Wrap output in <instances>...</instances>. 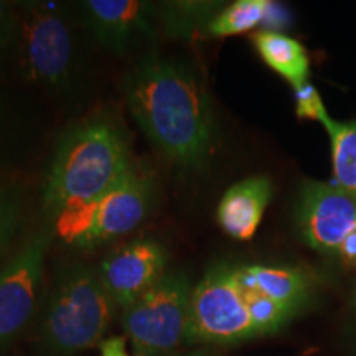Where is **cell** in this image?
Here are the masks:
<instances>
[{"instance_id": "1", "label": "cell", "mask_w": 356, "mask_h": 356, "mask_svg": "<svg viewBox=\"0 0 356 356\" xmlns=\"http://www.w3.org/2000/svg\"><path fill=\"white\" fill-rule=\"evenodd\" d=\"M127 106L147 139L168 160L198 168L210 157L216 122L203 83L184 61L150 55L122 81Z\"/></svg>"}, {"instance_id": "2", "label": "cell", "mask_w": 356, "mask_h": 356, "mask_svg": "<svg viewBox=\"0 0 356 356\" xmlns=\"http://www.w3.org/2000/svg\"><path fill=\"white\" fill-rule=\"evenodd\" d=\"M132 165L126 131L113 118L96 115L71 126L58 140L44 177L42 203L48 221L99 200Z\"/></svg>"}, {"instance_id": "3", "label": "cell", "mask_w": 356, "mask_h": 356, "mask_svg": "<svg viewBox=\"0 0 356 356\" xmlns=\"http://www.w3.org/2000/svg\"><path fill=\"white\" fill-rule=\"evenodd\" d=\"M113 310L96 270L81 262L61 267L40 322V351L43 356H74L101 345Z\"/></svg>"}, {"instance_id": "4", "label": "cell", "mask_w": 356, "mask_h": 356, "mask_svg": "<svg viewBox=\"0 0 356 356\" xmlns=\"http://www.w3.org/2000/svg\"><path fill=\"white\" fill-rule=\"evenodd\" d=\"M154 202V177L132 165L99 200L58 215L55 228L71 246L91 249L136 229Z\"/></svg>"}, {"instance_id": "5", "label": "cell", "mask_w": 356, "mask_h": 356, "mask_svg": "<svg viewBox=\"0 0 356 356\" xmlns=\"http://www.w3.org/2000/svg\"><path fill=\"white\" fill-rule=\"evenodd\" d=\"M22 12L17 43L22 74L44 88H68L74 68V32L65 8L30 2Z\"/></svg>"}, {"instance_id": "6", "label": "cell", "mask_w": 356, "mask_h": 356, "mask_svg": "<svg viewBox=\"0 0 356 356\" xmlns=\"http://www.w3.org/2000/svg\"><path fill=\"white\" fill-rule=\"evenodd\" d=\"M191 292L186 274H165L124 310L122 325L134 356H167L185 340Z\"/></svg>"}, {"instance_id": "7", "label": "cell", "mask_w": 356, "mask_h": 356, "mask_svg": "<svg viewBox=\"0 0 356 356\" xmlns=\"http://www.w3.org/2000/svg\"><path fill=\"white\" fill-rule=\"evenodd\" d=\"M257 337L236 269L218 266L193 289L186 320L188 343L228 345Z\"/></svg>"}, {"instance_id": "8", "label": "cell", "mask_w": 356, "mask_h": 356, "mask_svg": "<svg viewBox=\"0 0 356 356\" xmlns=\"http://www.w3.org/2000/svg\"><path fill=\"white\" fill-rule=\"evenodd\" d=\"M53 225L48 221L38 233L30 236L0 269V351L12 345L32 318L42 286L44 257L55 236Z\"/></svg>"}, {"instance_id": "9", "label": "cell", "mask_w": 356, "mask_h": 356, "mask_svg": "<svg viewBox=\"0 0 356 356\" xmlns=\"http://www.w3.org/2000/svg\"><path fill=\"white\" fill-rule=\"evenodd\" d=\"M297 222L312 249L337 257L356 231V197L337 184L307 181L297 204Z\"/></svg>"}, {"instance_id": "10", "label": "cell", "mask_w": 356, "mask_h": 356, "mask_svg": "<svg viewBox=\"0 0 356 356\" xmlns=\"http://www.w3.org/2000/svg\"><path fill=\"white\" fill-rule=\"evenodd\" d=\"M167 254L154 239H136L115 249L96 270L114 307L126 310L163 277Z\"/></svg>"}, {"instance_id": "11", "label": "cell", "mask_w": 356, "mask_h": 356, "mask_svg": "<svg viewBox=\"0 0 356 356\" xmlns=\"http://www.w3.org/2000/svg\"><path fill=\"white\" fill-rule=\"evenodd\" d=\"M81 10L84 24L96 42L118 55L157 33L159 7L152 2L88 0L83 2Z\"/></svg>"}, {"instance_id": "12", "label": "cell", "mask_w": 356, "mask_h": 356, "mask_svg": "<svg viewBox=\"0 0 356 356\" xmlns=\"http://www.w3.org/2000/svg\"><path fill=\"white\" fill-rule=\"evenodd\" d=\"M273 197V184L266 177H251L226 191L218 207V222L236 239H249L256 233Z\"/></svg>"}, {"instance_id": "13", "label": "cell", "mask_w": 356, "mask_h": 356, "mask_svg": "<svg viewBox=\"0 0 356 356\" xmlns=\"http://www.w3.org/2000/svg\"><path fill=\"white\" fill-rule=\"evenodd\" d=\"M239 286L259 292L292 314L299 312L312 292L310 275L296 267L243 266L234 267Z\"/></svg>"}, {"instance_id": "14", "label": "cell", "mask_w": 356, "mask_h": 356, "mask_svg": "<svg viewBox=\"0 0 356 356\" xmlns=\"http://www.w3.org/2000/svg\"><path fill=\"white\" fill-rule=\"evenodd\" d=\"M252 43L266 65L279 73L287 83H291L293 89L307 84L310 63L302 43L274 30H262L254 33Z\"/></svg>"}, {"instance_id": "15", "label": "cell", "mask_w": 356, "mask_h": 356, "mask_svg": "<svg viewBox=\"0 0 356 356\" xmlns=\"http://www.w3.org/2000/svg\"><path fill=\"white\" fill-rule=\"evenodd\" d=\"M332 140L335 184L356 197V122L328 119L323 124Z\"/></svg>"}, {"instance_id": "16", "label": "cell", "mask_w": 356, "mask_h": 356, "mask_svg": "<svg viewBox=\"0 0 356 356\" xmlns=\"http://www.w3.org/2000/svg\"><path fill=\"white\" fill-rule=\"evenodd\" d=\"M211 10V3L204 2H167L159 7V24L168 37L188 38L202 24L210 26L215 19Z\"/></svg>"}, {"instance_id": "17", "label": "cell", "mask_w": 356, "mask_h": 356, "mask_svg": "<svg viewBox=\"0 0 356 356\" xmlns=\"http://www.w3.org/2000/svg\"><path fill=\"white\" fill-rule=\"evenodd\" d=\"M269 8L270 2L267 0H238L215 15L208 26V33L213 37L246 33L266 20Z\"/></svg>"}, {"instance_id": "18", "label": "cell", "mask_w": 356, "mask_h": 356, "mask_svg": "<svg viewBox=\"0 0 356 356\" xmlns=\"http://www.w3.org/2000/svg\"><path fill=\"white\" fill-rule=\"evenodd\" d=\"M243 291L244 297H246L249 317H251L257 335H266V333L279 330L293 315L286 307L277 304L269 297L262 296L259 292L248 291V289H243Z\"/></svg>"}, {"instance_id": "19", "label": "cell", "mask_w": 356, "mask_h": 356, "mask_svg": "<svg viewBox=\"0 0 356 356\" xmlns=\"http://www.w3.org/2000/svg\"><path fill=\"white\" fill-rule=\"evenodd\" d=\"M22 200L19 190L0 184V256L7 251L20 226Z\"/></svg>"}, {"instance_id": "20", "label": "cell", "mask_w": 356, "mask_h": 356, "mask_svg": "<svg viewBox=\"0 0 356 356\" xmlns=\"http://www.w3.org/2000/svg\"><path fill=\"white\" fill-rule=\"evenodd\" d=\"M296 104H297V115L302 119H312L323 124L330 119L327 109H325L322 97L318 91L312 84H304V86L296 89Z\"/></svg>"}, {"instance_id": "21", "label": "cell", "mask_w": 356, "mask_h": 356, "mask_svg": "<svg viewBox=\"0 0 356 356\" xmlns=\"http://www.w3.org/2000/svg\"><path fill=\"white\" fill-rule=\"evenodd\" d=\"M20 32V15L8 2H0V55L17 47Z\"/></svg>"}, {"instance_id": "22", "label": "cell", "mask_w": 356, "mask_h": 356, "mask_svg": "<svg viewBox=\"0 0 356 356\" xmlns=\"http://www.w3.org/2000/svg\"><path fill=\"white\" fill-rule=\"evenodd\" d=\"M99 350L101 356H131L127 353L126 341H124V338L121 337H113L102 340Z\"/></svg>"}, {"instance_id": "23", "label": "cell", "mask_w": 356, "mask_h": 356, "mask_svg": "<svg viewBox=\"0 0 356 356\" xmlns=\"http://www.w3.org/2000/svg\"><path fill=\"white\" fill-rule=\"evenodd\" d=\"M337 259L343 262L346 267L356 269V231L350 236L348 239H346L343 246H341L340 251H338Z\"/></svg>"}, {"instance_id": "24", "label": "cell", "mask_w": 356, "mask_h": 356, "mask_svg": "<svg viewBox=\"0 0 356 356\" xmlns=\"http://www.w3.org/2000/svg\"><path fill=\"white\" fill-rule=\"evenodd\" d=\"M186 356H211V355L208 353V351L200 350V351H193V353H190V355H186Z\"/></svg>"}, {"instance_id": "25", "label": "cell", "mask_w": 356, "mask_h": 356, "mask_svg": "<svg viewBox=\"0 0 356 356\" xmlns=\"http://www.w3.org/2000/svg\"><path fill=\"white\" fill-rule=\"evenodd\" d=\"M355 302H356V287H355Z\"/></svg>"}]
</instances>
